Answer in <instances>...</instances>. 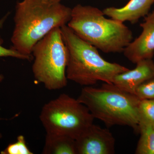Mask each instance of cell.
Instances as JSON below:
<instances>
[{
	"mask_svg": "<svg viewBox=\"0 0 154 154\" xmlns=\"http://www.w3.org/2000/svg\"><path fill=\"white\" fill-rule=\"evenodd\" d=\"M62 0H23L17 2L11 47L32 56L34 45L54 28L67 25L72 9Z\"/></svg>",
	"mask_w": 154,
	"mask_h": 154,
	"instance_id": "6da1fadb",
	"label": "cell"
},
{
	"mask_svg": "<svg viewBox=\"0 0 154 154\" xmlns=\"http://www.w3.org/2000/svg\"><path fill=\"white\" fill-rule=\"evenodd\" d=\"M80 38L105 53H119L132 41L133 33L123 22L105 17L103 11L78 4L67 25Z\"/></svg>",
	"mask_w": 154,
	"mask_h": 154,
	"instance_id": "7a4b0ae2",
	"label": "cell"
},
{
	"mask_svg": "<svg viewBox=\"0 0 154 154\" xmlns=\"http://www.w3.org/2000/svg\"><path fill=\"white\" fill-rule=\"evenodd\" d=\"M60 29L68 54V80L84 87L94 86L99 82L113 83L116 75L129 69L105 60L97 48L80 38L67 25Z\"/></svg>",
	"mask_w": 154,
	"mask_h": 154,
	"instance_id": "3957f363",
	"label": "cell"
},
{
	"mask_svg": "<svg viewBox=\"0 0 154 154\" xmlns=\"http://www.w3.org/2000/svg\"><path fill=\"white\" fill-rule=\"evenodd\" d=\"M77 99L94 119L107 126H128L139 131L141 100L135 94L122 91L113 83H104L99 87H84Z\"/></svg>",
	"mask_w": 154,
	"mask_h": 154,
	"instance_id": "277c9868",
	"label": "cell"
},
{
	"mask_svg": "<svg viewBox=\"0 0 154 154\" xmlns=\"http://www.w3.org/2000/svg\"><path fill=\"white\" fill-rule=\"evenodd\" d=\"M32 72L38 83L50 91L66 87L68 54L60 28H54L33 48Z\"/></svg>",
	"mask_w": 154,
	"mask_h": 154,
	"instance_id": "5b68a950",
	"label": "cell"
},
{
	"mask_svg": "<svg viewBox=\"0 0 154 154\" xmlns=\"http://www.w3.org/2000/svg\"><path fill=\"white\" fill-rule=\"evenodd\" d=\"M39 119L46 133L64 135L75 140L94 123L87 107L66 94H61L45 104Z\"/></svg>",
	"mask_w": 154,
	"mask_h": 154,
	"instance_id": "8992f818",
	"label": "cell"
},
{
	"mask_svg": "<svg viewBox=\"0 0 154 154\" xmlns=\"http://www.w3.org/2000/svg\"><path fill=\"white\" fill-rule=\"evenodd\" d=\"M77 154H113L115 140L109 130L94 123L75 139Z\"/></svg>",
	"mask_w": 154,
	"mask_h": 154,
	"instance_id": "52a82bcc",
	"label": "cell"
},
{
	"mask_svg": "<svg viewBox=\"0 0 154 154\" xmlns=\"http://www.w3.org/2000/svg\"><path fill=\"white\" fill-rule=\"evenodd\" d=\"M140 35L125 48V57L132 63L152 59L154 55V11L144 17Z\"/></svg>",
	"mask_w": 154,
	"mask_h": 154,
	"instance_id": "ba28073f",
	"label": "cell"
},
{
	"mask_svg": "<svg viewBox=\"0 0 154 154\" xmlns=\"http://www.w3.org/2000/svg\"><path fill=\"white\" fill-rule=\"evenodd\" d=\"M136 64L134 69L116 75L113 82L122 91L134 94L139 86L154 75L152 59L141 60Z\"/></svg>",
	"mask_w": 154,
	"mask_h": 154,
	"instance_id": "9c48e42d",
	"label": "cell"
},
{
	"mask_svg": "<svg viewBox=\"0 0 154 154\" xmlns=\"http://www.w3.org/2000/svg\"><path fill=\"white\" fill-rule=\"evenodd\" d=\"M154 3V0H130L122 8L109 7L102 11L105 16L111 19L134 24L149 14Z\"/></svg>",
	"mask_w": 154,
	"mask_h": 154,
	"instance_id": "30bf717a",
	"label": "cell"
},
{
	"mask_svg": "<svg viewBox=\"0 0 154 154\" xmlns=\"http://www.w3.org/2000/svg\"><path fill=\"white\" fill-rule=\"evenodd\" d=\"M42 154H77L75 140L64 135L46 133Z\"/></svg>",
	"mask_w": 154,
	"mask_h": 154,
	"instance_id": "8fae6325",
	"label": "cell"
},
{
	"mask_svg": "<svg viewBox=\"0 0 154 154\" xmlns=\"http://www.w3.org/2000/svg\"><path fill=\"white\" fill-rule=\"evenodd\" d=\"M139 131L145 128H154V99L141 100L138 107Z\"/></svg>",
	"mask_w": 154,
	"mask_h": 154,
	"instance_id": "7c38bea8",
	"label": "cell"
},
{
	"mask_svg": "<svg viewBox=\"0 0 154 154\" xmlns=\"http://www.w3.org/2000/svg\"><path fill=\"white\" fill-rule=\"evenodd\" d=\"M140 137L138 143L135 153L154 154V128H140Z\"/></svg>",
	"mask_w": 154,
	"mask_h": 154,
	"instance_id": "4fadbf2b",
	"label": "cell"
},
{
	"mask_svg": "<svg viewBox=\"0 0 154 154\" xmlns=\"http://www.w3.org/2000/svg\"><path fill=\"white\" fill-rule=\"evenodd\" d=\"M2 154H33L28 148L24 136L19 135L17 141L10 144L4 150L1 152Z\"/></svg>",
	"mask_w": 154,
	"mask_h": 154,
	"instance_id": "5bb4252c",
	"label": "cell"
},
{
	"mask_svg": "<svg viewBox=\"0 0 154 154\" xmlns=\"http://www.w3.org/2000/svg\"><path fill=\"white\" fill-rule=\"evenodd\" d=\"M135 95L140 100L154 99V75L138 87Z\"/></svg>",
	"mask_w": 154,
	"mask_h": 154,
	"instance_id": "9a60e30c",
	"label": "cell"
},
{
	"mask_svg": "<svg viewBox=\"0 0 154 154\" xmlns=\"http://www.w3.org/2000/svg\"><path fill=\"white\" fill-rule=\"evenodd\" d=\"M8 15L9 14H7L4 18L0 20V28L2 27L4 22L7 19ZM3 42L2 39L0 37V57H11L17 58L23 60H29L31 59L32 56L24 55L18 52L16 50L13 49L12 48L10 49H8L3 47L2 45Z\"/></svg>",
	"mask_w": 154,
	"mask_h": 154,
	"instance_id": "2e32d148",
	"label": "cell"
},
{
	"mask_svg": "<svg viewBox=\"0 0 154 154\" xmlns=\"http://www.w3.org/2000/svg\"><path fill=\"white\" fill-rule=\"evenodd\" d=\"M4 79V76L2 75H0V82H2V81Z\"/></svg>",
	"mask_w": 154,
	"mask_h": 154,
	"instance_id": "e0dca14e",
	"label": "cell"
},
{
	"mask_svg": "<svg viewBox=\"0 0 154 154\" xmlns=\"http://www.w3.org/2000/svg\"><path fill=\"white\" fill-rule=\"evenodd\" d=\"M2 134H1V133H0V138H1V137H2Z\"/></svg>",
	"mask_w": 154,
	"mask_h": 154,
	"instance_id": "ac0fdd59",
	"label": "cell"
}]
</instances>
